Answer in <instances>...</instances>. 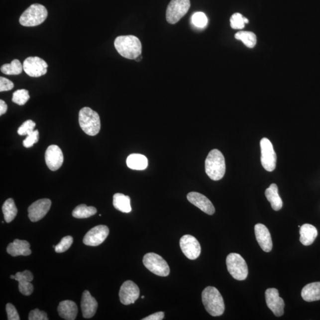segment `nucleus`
<instances>
[{
	"instance_id": "nucleus-1",
	"label": "nucleus",
	"mask_w": 320,
	"mask_h": 320,
	"mask_svg": "<svg viewBox=\"0 0 320 320\" xmlns=\"http://www.w3.org/2000/svg\"><path fill=\"white\" fill-rule=\"evenodd\" d=\"M114 45L117 52L122 57L129 60H135L141 55V42L135 36H118L114 40Z\"/></svg>"
},
{
	"instance_id": "nucleus-2",
	"label": "nucleus",
	"mask_w": 320,
	"mask_h": 320,
	"mask_svg": "<svg viewBox=\"0 0 320 320\" xmlns=\"http://www.w3.org/2000/svg\"><path fill=\"white\" fill-rule=\"evenodd\" d=\"M202 300L205 309L210 315L213 317L223 315L225 304L219 291L215 287H208L202 293Z\"/></svg>"
},
{
	"instance_id": "nucleus-3",
	"label": "nucleus",
	"mask_w": 320,
	"mask_h": 320,
	"mask_svg": "<svg viewBox=\"0 0 320 320\" xmlns=\"http://www.w3.org/2000/svg\"><path fill=\"white\" fill-rule=\"evenodd\" d=\"M225 158L218 150H213L208 154L205 160V172L211 179L219 180L225 173Z\"/></svg>"
},
{
	"instance_id": "nucleus-4",
	"label": "nucleus",
	"mask_w": 320,
	"mask_h": 320,
	"mask_svg": "<svg viewBox=\"0 0 320 320\" xmlns=\"http://www.w3.org/2000/svg\"><path fill=\"white\" fill-rule=\"evenodd\" d=\"M79 123L81 128L88 135L95 136L100 132V117L99 114L91 108L85 107L80 110Z\"/></svg>"
},
{
	"instance_id": "nucleus-5",
	"label": "nucleus",
	"mask_w": 320,
	"mask_h": 320,
	"mask_svg": "<svg viewBox=\"0 0 320 320\" xmlns=\"http://www.w3.org/2000/svg\"><path fill=\"white\" fill-rule=\"evenodd\" d=\"M47 16L48 11L44 6L39 4H33L21 14L19 21L23 26H36L42 24Z\"/></svg>"
},
{
	"instance_id": "nucleus-6",
	"label": "nucleus",
	"mask_w": 320,
	"mask_h": 320,
	"mask_svg": "<svg viewBox=\"0 0 320 320\" xmlns=\"http://www.w3.org/2000/svg\"><path fill=\"white\" fill-rule=\"evenodd\" d=\"M226 263L229 273L236 280L244 281L247 278V263L240 254L235 253L229 254L226 257Z\"/></svg>"
},
{
	"instance_id": "nucleus-7",
	"label": "nucleus",
	"mask_w": 320,
	"mask_h": 320,
	"mask_svg": "<svg viewBox=\"0 0 320 320\" xmlns=\"http://www.w3.org/2000/svg\"><path fill=\"white\" fill-rule=\"evenodd\" d=\"M145 268L157 276L165 277L170 274V268L166 261L154 253L146 254L143 258Z\"/></svg>"
},
{
	"instance_id": "nucleus-8",
	"label": "nucleus",
	"mask_w": 320,
	"mask_h": 320,
	"mask_svg": "<svg viewBox=\"0 0 320 320\" xmlns=\"http://www.w3.org/2000/svg\"><path fill=\"white\" fill-rule=\"evenodd\" d=\"M190 7V0H172L167 8V22L172 24L178 23L188 13Z\"/></svg>"
},
{
	"instance_id": "nucleus-9",
	"label": "nucleus",
	"mask_w": 320,
	"mask_h": 320,
	"mask_svg": "<svg viewBox=\"0 0 320 320\" xmlns=\"http://www.w3.org/2000/svg\"><path fill=\"white\" fill-rule=\"evenodd\" d=\"M261 163L264 169L271 172L275 169L276 154L269 139L263 138L260 141Z\"/></svg>"
},
{
	"instance_id": "nucleus-10",
	"label": "nucleus",
	"mask_w": 320,
	"mask_h": 320,
	"mask_svg": "<svg viewBox=\"0 0 320 320\" xmlns=\"http://www.w3.org/2000/svg\"><path fill=\"white\" fill-rule=\"evenodd\" d=\"M23 70L28 76L39 77L47 73L48 65L46 62L38 57H29L24 60Z\"/></svg>"
},
{
	"instance_id": "nucleus-11",
	"label": "nucleus",
	"mask_w": 320,
	"mask_h": 320,
	"mask_svg": "<svg viewBox=\"0 0 320 320\" xmlns=\"http://www.w3.org/2000/svg\"><path fill=\"white\" fill-rule=\"evenodd\" d=\"M180 246L182 252L190 260L197 259L200 256L201 247L197 239L191 235H185L180 238Z\"/></svg>"
},
{
	"instance_id": "nucleus-12",
	"label": "nucleus",
	"mask_w": 320,
	"mask_h": 320,
	"mask_svg": "<svg viewBox=\"0 0 320 320\" xmlns=\"http://www.w3.org/2000/svg\"><path fill=\"white\" fill-rule=\"evenodd\" d=\"M108 234L109 229L107 226H96L87 232L83 238V243L89 246H98L104 243Z\"/></svg>"
},
{
	"instance_id": "nucleus-13",
	"label": "nucleus",
	"mask_w": 320,
	"mask_h": 320,
	"mask_svg": "<svg viewBox=\"0 0 320 320\" xmlns=\"http://www.w3.org/2000/svg\"><path fill=\"white\" fill-rule=\"evenodd\" d=\"M140 291L137 285L131 281H127L121 286L119 298L121 303L123 305L134 304L138 299Z\"/></svg>"
},
{
	"instance_id": "nucleus-14",
	"label": "nucleus",
	"mask_w": 320,
	"mask_h": 320,
	"mask_svg": "<svg viewBox=\"0 0 320 320\" xmlns=\"http://www.w3.org/2000/svg\"><path fill=\"white\" fill-rule=\"evenodd\" d=\"M51 201L49 199H41L35 202L28 208V216L32 222L42 219L50 210Z\"/></svg>"
},
{
	"instance_id": "nucleus-15",
	"label": "nucleus",
	"mask_w": 320,
	"mask_h": 320,
	"mask_svg": "<svg viewBox=\"0 0 320 320\" xmlns=\"http://www.w3.org/2000/svg\"><path fill=\"white\" fill-rule=\"evenodd\" d=\"M267 306L276 317H281L284 313V300L279 297V291L275 288H269L265 293Z\"/></svg>"
},
{
	"instance_id": "nucleus-16",
	"label": "nucleus",
	"mask_w": 320,
	"mask_h": 320,
	"mask_svg": "<svg viewBox=\"0 0 320 320\" xmlns=\"http://www.w3.org/2000/svg\"><path fill=\"white\" fill-rule=\"evenodd\" d=\"M46 165L52 171H57L63 165L64 155L61 149L56 145L49 146L45 152Z\"/></svg>"
},
{
	"instance_id": "nucleus-17",
	"label": "nucleus",
	"mask_w": 320,
	"mask_h": 320,
	"mask_svg": "<svg viewBox=\"0 0 320 320\" xmlns=\"http://www.w3.org/2000/svg\"><path fill=\"white\" fill-rule=\"evenodd\" d=\"M188 200L195 206L200 208L208 215H213L215 212V208L209 199L200 193L192 192L187 196Z\"/></svg>"
},
{
	"instance_id": "nucleus-18",
	"label": "nucleus",
	"mask_w": 320,
	"mask_h": 320,
	"mask_svg": "<svg viewBox=\"0 0 320 320\" xmlns=\"http://www.w3.org/2000/svg\"><path fill=\"white\" fill-rule=\"evenodd\" d=\"M256 240L262 249L265 252H270L272 250L273 243L268 228L262 223H257L254 226Z\"/></svg>"
},
{
	"instance_id": "nucleus-19",
	"label": "nucleus",
	"mask_w": 320,
	"mask_h": 320,
	"mask_svg": "<svg viewBox=\"0 0 320 320\" xmlns=\"http://www.w3.org/2000/svg\"><path fill=\"white\" fill-rule=\"evenodd\" d=\"M14 276V280L18 282V290L20 293L25 296L32 294L34 289L31 284L33 279L32 273L26 270L22 272H17Z\"/></svg>"
},
{
	"instance_id": "nucleus-20",
	"label": "nucleus",
	"mask_w": 320,
	"mask_h": 320,
	"mask_svg": "<svg viewBox=\"0 0 320 320\" xmlns=\"http://www.w3.org/2000/svg\"><path fill=\"white\" fill-rule=\"evenodd\" d=\"M83 316L85 319H90L95 315L98 310V303L89 291L83 292L81 301Z\"/></svg>"
},
{
	"instance_id": "nucleus-21",
	"label": "nucleus",
	"mask_w": 320,
	"mask_h": 320,
	"mask_svg": "<svg viewBox=\"0 0 320 320\" xmlns=\"http://www.w3.org/2000/svg\"><path fill=\"white\" fill-rule=\"evenodd\" d=\"M30 247V245L27 241L15 239L13 243L8 244L7 251L9 254L13 257L27 256L32 254Z\"/></svg>"
},
{
	"instance_id": "nucleus-22",
	"label": "nucleus",
	"mask_w": 320,
	"mask_h": 320,
	"mask_svg": "<svg viewBox=\"0 0 320 320\" xmlns=\"http://www.w3.org/2000/svg\"><path fill=\"white\" fill-rule=\"evenodd\" d=\"M58 312L61 318L67 320H74L77 318L78 307L74 301L65 300L59 304Z\"/></svg>"
},
{
	"instance_id": "nucleus-23",
	"label": "nucleus",
	"mask_w": 320,
	"mask_h": 320,
	"mask_svg": "<svg viewBox=\"0 0 320 320\" xmlns=\"http://www.w3.org/2000/svg\"><path fill=\"white\" fill-rule=\"evenodd\" d=\"M300 234L301 243L308 246L312 245L315 241L318 235V231L315 226L306 223L301 226Z\"/></svg>"
},
{
	"instance_id": "nucleus-24",
	"label": "nucleus",
	"mask_w": 320,
	"mask_h": 320,
	"mask_svg": "<svg viewBox=\"0 0 320 320\" xmlns=\"http://www.w3.org/2000/svg\"><path fill=\"white\" fill-rule=\"evenodd\" d=\"M301 296L307 302L320 300V282L306 285L301 292Z\"/></svg>"
},
{
	"instance_id": "nucleus-25",
	"label": "nucleus",
	"mask_w": 320,
	"mask_h": 320,
	"mask_svg": "<svg viewBox=\"0 0 320 320\" xmlns=\"http://www.w3.org/2000/svg\"><path fill=\"white\" fill-rule=\"evenodd\" d=\"M267 200H268L272 209L276 211L281 210L283 206V202L278 194V186L273 183L265 191Z\"/></svg>"
},
{
	"instance_id": "nucleus-26",
	"label": "nucleus",
	"mask_w": 320,
	"mask_h": 320,
	"mask_svg": "<svg viewBox=\"0 0 320 320\" xmlns=\"http://www.w3.org/2000/svg\"><path fill=\"white\" fill-rule=\"evenodd\" d=\"M126 164L130 169L143 170L148 166V159L144 155L132 154L127 158Z\"/></svg>"
},
{
	"instance_id": "nucleus-27",
	"label": "nucleus",
	"mask_w": 320,
	"mask_h": 320,
	"mask_svg": "<svg viewBox=\"0 0 320 320\" xmlns=\"http://www.w3.org/2000/svg\"><path fill=\"white\" fill-rule=\"evenodd\" d=\"M113 205L116 210L123 213H129L132 211L130 205V198L129 196L122 194H114L113 196Z\"/></svg>"
},
{
	"instance_id": "nucleus-28",
	"label": "nucleus",
	"mask_w": 320,
	"mask_h": 320,
	"mask_svg": "<svg viewBox=\"0 0 320 320\" xmlns=\"http://www.w3.org/2000/svg\"><path fill=\"white\" fill-rule=\"evenodd\" d=\"M2 210L6 222H11L17 216V209L13 199H8L5 201L2 205Z\"/></svg>"
},
{
	"instance_id": "nucleus-29",
	"label": "nucleus",
	"mask_w": 320,
	"mask_h": 320,
	"mask_svg": "<svg viewBox=\"0 0 320 320\" xmlns=\"http://www.w3.org/2000/svg\"><path fill=\"white\" fill-rule=\"evenodd\" d=\"M97 210L94 207H88L85 204L77 206L73 211V216L74 218L79 219L88 218L95 215Z\"/></svg>"
},
{
	"instance_id": "nucleus-30",
	"label": "nucleus",
	"mask_w": 320,
	"mask_h": 320,
	"mask_svg": "<svg viewBox=\"0 0 320 320\" xmlns=\"http://www.w3.org/2000/svg\"><path fill=\"white\" fill-rule=\"evenodd\" d=\"M235 38L241 40L247 47L249 48H253L256 45V36L253 32L240 31L235 34Z\"/></svg>"
},
{
	"instance_id": "nucleus-31",
	"label": "nucleus",
	"mask_w": 320,
	"mask_h": 320,
	"mask_svg": "<svg viewBox=\"0 0 320 320\" xmlns=\"http://www.w3.org/2000/svg\"><path fill=\"white\" fill-rule=\"evenodd\" d=\"M23 70V65L17 59L12 61L10 64H5L1 67V72L6 75H18Z\"/></svg>"
},
{
	"instance_id": "nucleus-32",
	"label": "nucleus",
	"mask_w": 320,
	"mask_h": 320,
	"mask_svg": "<svg viewBox=\"0 0 320 320\" xmlns=\"http://www.w3.org/2000/svg\"><path fill=\"white\" fill-rule=\"evenodd\" d=\"M29 99V92L25 89H20L17 90L13 93L12 101L15 104L23 106L26 104Z\"/></svg>"
},
{
	"instance_id": "nucleus-33",
	"label": "nucleus",
	"mask_w": 320,
	"mask_h": 320,
	"mask_svg": "<svg viewBox=\"0 0 320 320\" xmlns=\"http://www.w3.org/2000/svg\"><path fill=\"white\" fill-rule=\"evenodd\" d=\"M192 22L195 27L204 28L207 26L208 20L206 14L203 12H197L192 15Z\"/></svg>"
},
{
	"instance_id": "nucleus-34",
	"label": "nucleus",
	"mask_w": 320,
	"mask_h": 320,
	"mask_svg": "<svg viewBox=\"0 0 320 320\" xmlns=\"http://www.w3.org/2000/svg\"><path fill=\"white\" fill-rule=\"evenodd\" d=\"M36 123L32 120H27L18 129V134L21 136L29 135L34 132Z\"/></svg>"
},
{
	"instance_id": "nucleus-35",
	"label": "nucleus",
	"mask_w": 320,
	"mask_h": 320,
	"mask_svg": "<svg viewBox=\"0 0 320 320\" xmlns=\"http://www.w3.org/2000/svg\"><path fill=\"white\" fill-rule=\"evenodd\" d=\"M73 243V238L71 236H66L61 239L60 243L55 245V250L57 253H64L69 249Z\"/></svg>"
},
{
	"instance_id": "nucleus-36",
	"label": "nucleus",
	"mask_w": 320,
	"mask_h": 320,
	"mask_svg": "<svg viewBox=\"0 0 320 320\" xmlns=\"http://www.w3.org/2000/svg\"><path fill=\"white\" fill-rule=\"evenodd\" d=\"M244 17L240 13L233 14L230 18L231 27L233 29H242L245 26Z\"/></svg>"
},
{
	"instance_id": "nucleus-37",
	"label": "nucleus",
	"mask_w": 320,
	"mask_h": 320,
	"mask_svg": "<svg viewBox=\"0 0 320 320\" xmlns=\"http://www.w3.org/2000/svg\"><path fill=\"white\" fill-rule=\"evenodd\" d=\"M39 137L38 130H34V132L27 135L26 138L23 141L24 147L27 148L33 147L34 144L38 142Z\"/></svg>"
},
{
	"instance_id": "nucleus-38",
	"label": "nucleus",
	"mask_w": 320,
	"mask_h": 320,
	"mask_svg": "<svg viewBox=\"0 0 320 320\" xmlns=\"http://www.w3.org/2000/svg\"><path fill=\"white\" fill-rule=\"evenodd\" d=\"M29 320H48L47 314L38 309L31 311L29 315Z\"/></svg>"
},
{
	"instance_id": "nucleus-39",
	"label": "nucleus",
	"mask_w": 320,
	"mask_h": 320,
	"mask_svg": "<svg viewBox=\"0 0 320 320\" xmlns=\"http://www.w3.org/2000/svg\"><path fill=\"white\" fill-rule=\"evenodd\" d=\"M6 312L7 313L8 320H19L20 319L16 309L11 304H7V305H6Z\"/></svg>"
},
{
	"instance_id": "nucleus-40",
	"label": "nucleus",
	"mask_w": 320,
	"mask_h": 320,
	"mask_svg": "<svg viewBox=\"0 0 320 320\" xmlns=\"http://www.w3.org/2000/svg\"><path fill=\"white\" fill-rule=\"evenodd\" d=\"M13 88L14 84L10 80L4 77H0V92L9 91Z\"/></svg>"
},
{
	"instance_id": "nucleus-41",
	"label": "nucleus",
	"mask_w": 320,
	"mask_h": 320,
	"mask_svg": "<svg viewBox=\"0 0 320 320\" xmlns=\"http://www.w3.org/2000/svg\"><path fill=\"white\" fill-rule=\"evenodd\" d=\"M164 318V313L163 312H157L153 314L150 316L147 317L142 320H161Z\"/></svg>"
},
{
	"instance_id": "nucleus-42",
	"label": "nucleus",
	"mask_w": 320,
	"mask_h": 320,
	"mask_svg": "<svg viewBox=\"0 0 320 320\" xmlns=\"http://www.w3.org/2000/svg\"><path fill=\"white\" fill-rule=\"evenodd\" d=\"M7 105L4 101H0V115L2 116L7 110Z\"/></svg>"
},
{
	"instance_id": "nucleus-43",
	"label": "nucleus",
	"mask_w": 320,
	"mask_h": 320,
	"mask_svg": "<svg viewBox=\"0 0 320 320\" xmlns=\"http://www.w3.org/2000/svg\"><path fill=\"white\" fill-rule=\"evenodd\" d=\"M244 23H245V24H247V23H248V20L247 19V18L244 17Z\"/></svg>"
},
{
	"instance_id": "nucleus-44",
	"label": "nucleus",
	"mask_w": 320,
	"mask_h": 320,
	"mask_svg": "<svg viewBox=\"0 0 320 320\" xmlns=\"http://www.w3.org/2000/svg\"><path fill=\"white\" fill-rule=\"evenodd\" d=\"M10 278H11V279H14V278H15V276H14V275H11V276H10Z\"/></svg>"
},
{
	"instance_id": "nucleus-45",
	"label": "nucleus",
	"mask_w": 320,
	"mask_h": 320,
	"mask_svg": "<svg viewBox=\"0 0 320 320\" xmlns=\"http://www.w3.org/2000/svg\"><path fill=\"white\" fill-rule=\"evenodd\" d=\"M142 299H143V298H144V296H142Z\"/></svg>"
}]
</instances>
